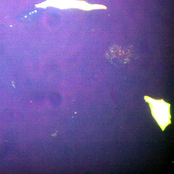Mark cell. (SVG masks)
Returning <instances> with one entry per match:
<instances>
[{"label": "cell", "instance_id": "obj_1", "mask_svg": "<svg viewBox=\"0 0 174 174\" xmlns=\"http://www.w3.org/2000/svg\"><path fill=\"white\" fill-rule=\"evenodd\" d=\"M146 101L149 104L153 117L163 131L171 123L170 104L163 100H156L147 97Z\"/></svg>", "mask_w": 174, "mask_h": 174}]
</instances>
